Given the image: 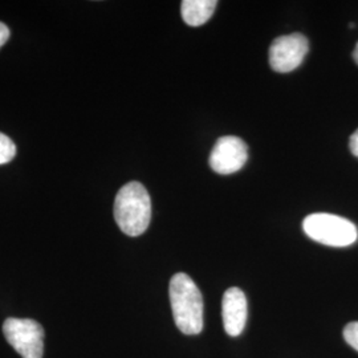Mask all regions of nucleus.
<instances>
[{
	"instance_id": "obj_2",
	"label": "nucleus",
	"mask_w": 358,
	"mask_h": 358,
	"mask_svg": "<svg viewBox=\"0 0 358 358\" xmlns=\"http://www.w3.org/2000/svg\"><path fill=\"white\" fill-rule=\"evenodd\" d=\"M115 219L129 236H140L148 230L152 219V201L140 182H130L121 187L115 196Z\"/></svg>"
},
{
	"instance_id": "obj_10",
	"label": "nucleus",
	"mask_w": 358,
	"mask_h": 358,
	"mask_svg": "<svg viewBox=\"0 0 358 358\" xmlns=\"http://www.w3.org/2000/svg\"><path fill=\"white\" fill-rule=\"evenodd\" d=\"M344 338L349 345L358 352V321L349 322L344 329Z\"/></svg>"
},
{
	"instance_id": "obj_1",
	"label": "nucleus",
	"mask_w": 358,
	"mask_h": 358,
	"mask_svg": "<svg viewBox=\"0 0 358 358\" xmlns=\"http://www.w3.org/2000/svg\"><path fill=\"white\" fill-rule=\"evenodd\" d=\"M170 304L176 325L185 334H198L203 329V299L196 284L183 272L176 273L169 287Z\"/></svg>"
},
{
	"instance_id": "obj_9",
	"label": "nucleus",
	"mask_w": 358,
	"mask_h": 358,
	"mask_svg": "<svg viewBox=\"0 0 358 358\" xmlns=\"http://www.w3.org/2000/svg\"><path fill=\"white\" fill-rule=\"evenodd\" d=\"M16 154V146L10 137L0 133V165L8 164L13 161Z\"/></svg>"
},
{
	"instance_id": "obj_13",
	"label": "nucleus",
	"mask_w": 358,
	"mask_h": 358,
	"mask_svg": "<svg viewBox=\"0 0 358 358\" xmlns=\"http://www.w3.org/2000/svg\"><path fill=\"white\" fill-rule=\"evenodd\" d=\"M353 59H355V62L358 64V43L356 48H355V52H353Z\"/></svg>"
},
{
	"instance_id": "obj_4",
	"label": "nucleus",
	"mask_w": 358,
	"mask_h": 358,
	"mask_svg": "<svg viewBox=\"0 0 358 358\" xmlns=\"http://www.w3.org/2000/svg\"><path fill=\"white\" fill-rule=\"evenodd\" d=\"M3 333L8 344L23 358H41L44 353V331L38 321L7 319Z\"/></svg>"
},
{
	"instance_id": "obj_6",
	"label": "nucleus",
	"mask_w": 358,
	"mask_h": 358,
	"mask_svg": "<svg viewBox=\"0 0 358 358\" xmlns=\"http://www.w3.org/2000/svg\"><path fill=\"white\" fill-rule=\"evenodd\" d=\"M248 159L247 145L235 136H224L217 140L213 148L208 164L211 169L222 176H229L239 171Z\"/></svg>"
},
{
	"instance_id": "obj_3",
	"label": "nucleus",
	"mask_w": 358,
	"mask_h": 358,
	"mask_svg": "<svg viewBox=\"0 0 358 358\" xmlns=\"http://www.w3.org/2000/svg\"><path fill=\"white\" fill-rule=\"evenodd\" d=\"M303 230L312 241L331 247H348L358 238L357 229L350 220L325 213L308 215Z\"/></svg>"
},
{
	"instance_id": "obj_7",
	"label": "nucleus",
	"mask_w": 358,
	"mask_h": 358,
	"mask_svg": "<svg viewBox=\"0 0 358 358\" xmlns=\"http://www.w3.org/2000/svg\"><path fill=\"white\" fill-rule=\"evenodd\" d=\"M222 317L224 331L229 336H239L247 322V299L242 289L229 288L222 300Z\"/></svg>"
},
{
	"instance_id": "obj_8",
	"label": "nucleus",
	"mask_w": 358,
	"mask_h": 358,
	"mask_svg": "<svg viewBox=\"0 0 358 358\" xmlns=\"http://www.w3.org/2000/svg\"><path fill=\"white\" fill-rule=\"evenodd\" d=\"M217 6V0H183L180 3V13L186 24L203 26L213 16Z\"/></svg>"
},
{
	"instance_id": "obj_5",
	"label": "nucleus",
	"mask_w": 358,
	"mask_h": 358,
	"mask_svg": "<svg viewBox=\"0 0 358 358\" xmlns=\"http://www.w3.org/2000/svg\"><path fill=\"white\" fill-rule=\"evenodd\" d=\"M309 51L308 38L292 34L275 38L269 47V65L275 72L288 73L299 68Z\"/></svg>"
},
{
	"instance_id": "obj_11",
	"label": "nucleus",
	"mask_w": 358,
	"mask_h": 358,
	"mask_svg": "<svg viewBox=\"0 0 358 358\" xmlns=\"http://www.w3.org/2000/svg\"><path fill=\"white\" fill-rule=\"evenodd\" d=\"M349 149L352 154L355 157L358 158V129L350 136V140H349Z\"/></svg>"
},
{
	"instance_id": "obj_12",
	"label": "nucleus",
	"mask_w": 358,
	"mask_h": 358,
	"mask_svg": "<svg viewBox=\"0 0 358 358\" xmlns=\"http://www.w3.org/2000/svg\"><path fill=\"white\" fill-rule=\"evenodd\" d=\"M8 38H10V29L4 23L0 22V48L7 43Z\"/></svg>"
}]
</instances>
